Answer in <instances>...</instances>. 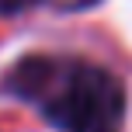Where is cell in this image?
<instances>
[{
  "label": "cell",
  "instance_id": "cell-3",
  "mask_svg": "<svg viewBox=\"0 0 132 132\" xmlns=\"http://www.w3.org/2000/svg\"><path fill=\"white\" fill-rule=\"evenodd\" d=\"M56 4H66V7H84V4H94V0H56Z\"/></svg>",
  "mask_w": 132,
  "mask_h": 132
},
{
  "label": "cell",
  "instance_id": "cell-2",
  "mask_svg": "<svg viewBox=\"0 0 132 132\" xmlns=\"http://www.w3.org/2000/svg\"><path fill=\"white\" fill-rule=\"evenodd\" d=\"M24 4H31V0H0V14H11V11H21Z\"/></svg>",
  "mask_w": 132,
  "mask_h": 132
},
{
  "label": "cell",
  "instance_id": "cell-1",
  "mask_svg": "<svg viewBox=\"0 0 132 132\" xmlns=\"http://www.w3.org/2000/svg\"><path fill=\"white\" fill-rule=\"evenodd\" d=\"M7 90L31 101L59 132H122L125 87L104 66L28 56L7 73Z\"/></svg>",
  "mask_w": 132,
  "mask_h": 132
}]
</instances>
